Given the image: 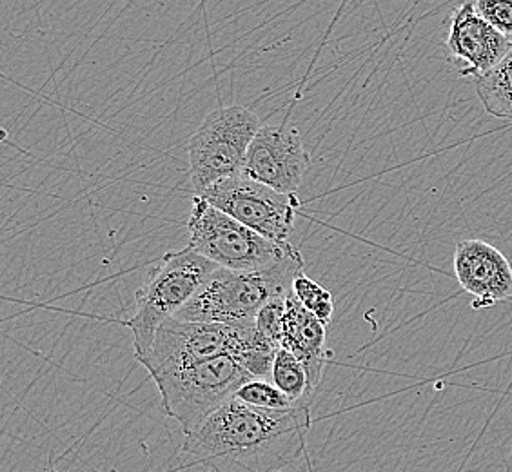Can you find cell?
I'll list each match as a JSON object with an SVG mask.
<instances>
[{"instance_id":"1","label":"cell","mask_w":512,"mask_h":472,"mask_svg":"<svg viewBox=\"0 0 512 472\" xmlns=\"http://www.w3.org/2000/svg\"><path fill=\"white\" fill-rule=\"evenodd\" d=\"M309 407L266 411L237 398L211 414L182 445L184 467L211 472H284L306 451Z\"/></svg>"},{"instance_id":"2","label":"cell","mask_w":512,"mask_h":472,"mask_svg":"<svg viewBox=\"0 0 512 472\" xmlns=\"http://www.w3.org/2000/svg\"><path fill=\"white\" fill-rule=\"evenodd\" d=\"M300 273H304L302 253L262 271H231L217 267L175 318L231 327L253 325L258 313L269 302L293 291V282Z\"/></svg>"},{"instance_id":"3","label":"cell","mask_w":512,"mask_h":472,"mask_svg":"<svg viewBox=\"0 0 512 472\" xmlns=\"http://www.w3.org/2000/svg\"><path fill=\"white\" fill-rule=\"evenodd\" d=\"M149 376L157 385L164 413L180 425L184 436L195 433L253 378L244 362L233 354L171 365Z\"/></svg>"},{"instance_id":"4","label":"cell","mask_w":512,"mask_h":472,"mask_svg":"<svg viewBox=\"0 0 512 472\" xmlns=\"http://www.w3.org/2000/svg\"><path fill=\"white\" fill-rule=\"evenodd\" d=\"M217 267L189 246L162 256L137 291L133 316L117 320L131 331L135 358L148 351L158 327L175 318L193 300Z\"/></svg>"},{"instance_id":"5","label":"cell","mask_w":512,"mask_h":472,"mask_svg":"<svg viewBox=\"0 0 512 472\" xmlns=\"http://www.w3.org/2000/svg\"><path fill=\"white\" fill-rule=\"evenodd\" d=\"M188 231L191 249L231 271H262L300 253L293 244L258 235L198 195L193 197Z\"/></svg>"},{"instance_id":"6","label":"cell","mask_w":512,"mask_h":472,"mask_svg":"<svg viewBox=\"0 0 512 472\" xmlns=\"http://www.w3.org/2000/svg\"><path fill=\"white\" fill-rule=\"evenodd\" d=\"M264 124L253 109L226 106L211 111L188 142L189 180L195 195L244 173L247 151Z\"/></svg>"},{"instance_id":"7","label":"cell","mask_w":512,"mask_h":472,"mask_svg":"<svg viewBox=\"0 0 512 472\" xmlns=\"http://www.w3.org/2000/svg\"><path fill=\"white\" fill-rule=\"evenodd\" d=\"M198 197L278 244H291L302 207L296 195L278 193L246 175L226 178Z\"/></svg>"},{"instance_id":"8","label":"cell","mask_w":512,"mask_h":472,"mask_svg":"<svg viewBox=\"0 0 512 472\" xmlns=\"http://www.w3.org/2000/svg\"><path fill=\"white\" fill-rule=\"evenodd\" d=\"M311 166L302 133L289 124H264L247 151L246 177L284 195H296Z\"/></svg>"},{"instance_id":"9","label":"cell","mask_w":512,"mask_h":472,"mask_svg":"<svg viewBox=\"0 0 512 472\" xmlns=\"http://www.w3.org/2000/svg\"><path fill=\"white\" fill-rule=\"evenodd\" d=\"M445 46L454 59L465 64L463 77L476 79L507 57L512 39L482 19L473 0H465L451 15Z\"/></svg>"},{"instance_id":"10","label":"cell","mask_w":512,"mask_h":472,"mask_svg":"<svg viewBox=\"0 0 512 472\" xmlns=\"http://www.w3.org/2000/svg\"><path fill=\"white\" fill-rule=\"evenodd\" d=\"M454 275L474 296V309L512 298V266L500 249L483 240H460L454 249Z\"/></svg>"},{"instance_id":"11","label":"cell","mask_w":512,"mask_h":472,"mask_svg":"<svg viewBox=\"0 0 512 472\" xmlns=\"http://www.w3.org/2000/svg\"><path fill=\"white\" fill-rule=\"evenodd\" d=\"M282 347L289 349L306 365L313 387L318 391L325 365L331 362V351L325 344V325L296 300L293 291L286 298Z\"/></svg>"},{"instance_id":"12","label":"cell","mask_w":512,"mask_h":472,"mask_svg":"<svg viewBox=\"0 0 512 472\" xmlns=\"http://www.w3.org/2000/svg\"><path fill=\"white\" fill-rule=\"evenodd\" d=\"M271 382L286 394L295 407H309L315 402L316 389L309 378L306 365L286 347H280L273 360Z\"/></svg>"},{"instance_id":"13","label":"cell","mask_w":512,"mask_h":472,"mask_svg":"<svg viewBox=\"0 0 512 472\" xmlns=\"http://www.w3.org/2000/svg\"><path fill=\"white\" fill-rule=\"evenodd\" d=\"M473 80L485 111L512 122V48L496 68Z\"/></svg>"},{"instance_id":"14","label":"cell","mask_w":512,"mask_h":472,"mask_svg":"<svg viewBox=\"0 0 512 472\" xmlns=\"http://www.w3.org/2000/svg\"><path fill=\"white\" fill-rule=\"evenodd\" d=\"M293 295L325 327L331 324L333 315H335V298L311 276H307L306 273L296 276L295 282H293Z\"/></svg>"},{"instance_id":"15","label":"cell","mask_w":512,"mask_h":472,"mask_svg":"<svg viewBox=\"0 0 512 472\" xmlns=\"http://www.w3.org/2000/svg\"><path fill=\"white\" fill-rule=\"evenodd\" d=\"M235 398L242 404L266 411H286L295 407L286 394L267 378H251L238 389Z\"/></svg>"},{"instance_id":"16","label":"cell","mask_w":512,"mask_h":472,"mask_svg":"<svg viewBox=\"0 0 512 472\" xmlns=\"http://www.w3.org/2000/svg\"><path fill=\"white\" fill-rule=\"evenodd\" d=\"M476 13L512 39V0H474Z\"/></svg>"}]
</instances>
